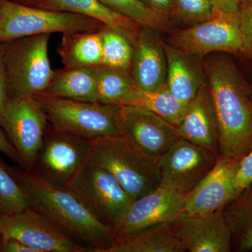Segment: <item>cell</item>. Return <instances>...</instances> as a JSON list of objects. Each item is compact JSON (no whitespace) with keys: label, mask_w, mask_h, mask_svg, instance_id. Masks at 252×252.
<instances>
[{"label":"cell","mask_w":252,"mask_h":252,"mask_svg":"<svg viewBox=\"0 0 252 252\" xmlns=\"http://www.w3.org/2000/svg\"><path fill=\"white\" fill-rule=\"evenodd\" d=\"M31 207L90 252H108L115 242L112 225L99 220L85 202L64 187L42 180L19 166L10 167Z\"/></svg>","instance_id":"obj_1"},{"label":"cell","mask_w":252,"mask_h":252,"mask_svg":"<svg viewBox=\"0 0 252 252\" xmlns=\"http://www.w3.org/2000/svg\"><path fill=\"white\" fill-rule=\"evenodd\" d=\"M219 126V155L241 159L252 147V97L234 63L223 55L205 64Z\"/></svg>","instance_id":"obj_2"},{"label":"cell","mask_w":252,"mask_h":252,"mask_svg":"<svg viewBox=\"0 0 252 252\" xmlns=\"http://www.w3.org/2000/svg\"><path fill=\"white\" fill-rule=\"evenodd\" d=\"M91 158L108 170L135 199L159 187L158 160L122 135L91 141Z\"/></svg>","instance_id":"obj_3"},{"label":"cell","mask_w":252,"mask_h":252,"mask_svg":"<svg viewBox=\"0 0 252 252\" xmlns=\"http://www.w3.org/2000/svg\"><path fill=\"white\" fill-rule=\"evenodd\" d=\"M56 130L93 141L121 135L119 105L83 102L44 94L34 96Z\"/></svg>","instance_id":"obj_4"},{"label":"cell","mask_w":252,"mask_h":252,"mask_svg":"<svg viewBox=\"0 0 252 252\" xmlns=\"http://www.w3.org/2000/svg\"><path fill=\"white\" fill-rule=\"evenodd\" d=\"M104 27L99 21L81 15L0 0V44L52 33L99 31Z\"/></svg>","instance_id":"obj_5"},{"label":"cell","mask_w":252,"mask_h":252,"mask_svg":"<svg viewBox=\"0 0 252 252\" xmlns=\"http://www.w3.org/2000/svg\"><path fill=\"white\" fill-rule=\"evenodd\" d=\"M51 35L28 36L1 44L10 98L34 97L47 89L56 72L49 57Z\"/></svg>","instance_id":"obj_6"},{"label":"cell","mask_w":252,"mask_h":252,"mask_svg":"<svg viewBox=\"0 0 252 252\" xmlns=\"http://www.w3.org/2000/svg\"><path fill=\"white\" fill-rule=\"evenodd\" d=\"M48 126L45 112L34 97L10 99L0 116V127L16 149L22 170L32 171Z\"/></svg>","instance_id":"obj_7"},{"label":"cell","mask_w":252,"mask_h":252,"mask_svg":"<svg viewBox=\"0 0 252 252\" xmlns=\"http://www.w3.org/2000/svg\"><path fill=\"white\" fill-rule=\"evenodd\" d=\"M91 141L48 126L32 172L51 185L67 188L90 158Z\"/></svg>","instance_id":"obj_8"},{"label":"cell","mask_w":252,"mask_h":252,"mask_svg":"<svg viewBox=\"0 0 252 252\" xmlns=\"http://www.w3.org/2000/svg\"><path fill=\"white\" fill-rule=\"evenodd\" d=\"M67 188L79 195L99 220L112 226L134 200L114 176L91 157Z\"/></svg>","instance_id":"obj_9"},{"label":"cell","mask_w":252,"mask_h":252,"mask_svg":"<svg viewBox=\"0 0 252 252\" xmlns=\"http://www.w3.org/2000/svg\"><path fill=\"white\" fill-rule=\"evenodd\" d=\"M0 235L17 239L34 252H90L31 207L0 215Z\"/></svg>","instance_id":"obj_10"},{"label":"cell","mask_w":252,"mask_h":252,"mask_svg":"<svg viewBox=\"0 0 252 252\" xmlns=\"http://www.w3.org/2000/svg\"><path fill=\"white\" fill-rule=\"evenodd\" d=\"M218 155L178 139L158 160L159 186L187 195L215 166Z\"/></svg>","instance_id":"obj_11"},{"label":"cell","mask_w":252,"mask_h":252,"mask_svg":"<svg viewBox=\"0 0 252 252\" xmlns=\"http://www.w3.org/2000/svg\"><path fill=\"white\" fill-rule=\"evenodd\" d=\"M238 13L215 11L210 19L179 31L172 39V45L187 56L200 58L214 52L240 54L243 39Z\"/></svg>","instance_id":"obj_12"},{"label":"cell","mask_w":252,"mask_h":252,"mask_svg":"<svg viewBox=\"0 0 252 252\" xmlns=\"http://www.w3.org/2000/svg\"><path fill=\"white\" fill-rule=\"evenodd\" d=\"M185 198L184 194L159 186L135 199L112 226L115 240L152 225L175 221L183 213Z\"/></svg>","instance_id":"obj_13"},{"label":"cell","mask_w":252,"mask_h":252,"mask_svg":"<svg viewBox=\"0 0 252 252\" xmlns=\"http://www.w3.org/2000/svg\"><path fill=\"white\" fill-rule=\"evenodd\" d=\"M119 123L121 135L152 157H161L180 138L177 127L137 106H119Z\"/></svg>","instance_id":"obj_14"},{"label":"cell","mask_w":252,"mask_h":252,"mask_svg":"<svg viewBox=\"0 0 252 252\" xmlns=\"http://www.w3.org/2000/svg\"><path fill=\"white\" fill-rule=\"evenodd\" d=\"M240 160L218 155L213 168L186 195L182 214L209 215L223 210L234 200L235 175Z\"/></svg>","instance_id":"obj_15"},{"label":"cell","mask_w":252,"mask_h":252,"mask_svg":"<svg viewBox=\"0 0 252 252\" xmlns=\"http://www.w3.org/2000/svg\"><path fill=\"white\" fill-rule=\"evenodd\" d=\"M173 228L187 252L231 251V232L222 210L205 215L182 214L173 222Z\"/></svg>","instance_id":"obj_16"},{"label":"cell","mask_w":252,"mask_h":252,"mask_svg":"<svg viewBox=\"0 0 252 252\" xmlns=\"http://www.w3.org/2000/svg\"><path fill=\"white\" fill-rule=\"evenodd\" d=\"M180 138L189 141L219 155V126L208 87L204 85L188 104L177 127Z\"/></svg>","instance_id":"obj_17"},{"label":"cell","mask_w":252,"mask_h":252,"mask_svg":"<svg viewBox=\"0 0 252 252\" xmlns=\"http://www.w3.org/2000/svg\"><path fill=\"white\" fill-rule=\"evenodd\" d=\"M154 31L142 27L134 44L130 73L136 86L142 90H156L166 84V55Z\"/></svg>","instance_id":"obj_18"},{"label":"cell","mask_w":252,"mask_h":252,"mask_svg":"<svg viewBox=\"0 0 252 252\" xmlns=\"http://www.w3.org/2000/svg\"><path fill=\"white\" fill-rule=\"evenodd\" d=\"M34 6L96 20L106 27L124 34L133 45L142 28L130 18L109 9L99 0H37Z\"/></svg>","instance_id":"obj_19"},{"label":"cell","mask_w":252,"mask_h":252,"mask_svg":"<svg viewBox=\"0 0 252 252\" xmlns=\"http://www.w3.org/2000/svg\"><path fill=\"white\" fill-rule=\"evenodd\" d=\"M173 222L152 225L116 239L108 252H187L175 234Z\"/></svg>","instance_id":"obj_20"},{"label":"cell","mask_w":252,"mask_h":252,"mask_svg":"<svg viewBox=\"0 0 252 252\" xmlns=\"http://www.w3.org/2000/svg\"><path fill=\"white\" fill-rule=\"evenodd\" d=\"M42 94L73 100L99 102L95 67L64 68L55 72Z\"/></svg>","instance_id":"obj_21"},{"label":"cell","mask_w":252,"mask_h":252,"mask_svg":"<svg viewBox=\"0 0 252 252\" xmlns=\"http://www.w3.org/2000/svg\"><path fill=\"white\" fill-rule=\"evenodd\" d=\"M100 31L79 32L63 34L59 54L64 68L102 65Z\"/></svg>","instance_id":"obj_22"},{"label":"cell","mask_w":252,"mask_h":252,"mask_svg":"<svg viewBox=\"0 0 252 252\" xmlns=\"http://www.w3.org/2000/svg\"><path fill=\"white\" fill-rule=\"evenodd\" d=\"M163 45L167 60L166 85L176 98L187 105L203 84L187 55L173 46Z\"/></svg>","instance_id":"obj_23"},{"label":"cell","mask_w":252,"mask_h":252,"mask_svg":"<svg viewBox=\"0 0 252 252\" xmlns=\"http://www.w3.org/2000/svg\"><path fill=\"white\" fill-rule=\"evenodd\" d=\"M122 105H133L148 109L177 127L185 115L187 105L176 98L166 84L153 91H145L135 86Z\"/></svg>","instance_id":"obj_24"},{"label":"cell","mask_w":252,"mask_h":252,"mask_svg":"<svg viewBox=\"0 0 252 252\" xmlns=\"http://www.w3.org/2000/svg\"><path fill=\"white\" fill-rule=\"evenodd\" d=\"M232 235V247L252 250V183L222 210Z\"/></svg>","instance_id":"obj_25"},{"label":"cell","mask_w":252,"mask_h":252,"mask_svg":"<svg viewBox=\"0 0 252 252\" xmlns=\"http://www.w3.org/2000/svg\"><path fill=\"white\" fill-rule=\"evenodd\" d=\"M99 103L120 106L126 95L136 86L130 72L104 65L95 67Z\"/></svg>","instance_id":"obj_26"},{"label":"cell","mask_w":252,"mask_h":252,"mask_svg":"<svg viewBox=\"0 0 252 252\" xmlns=\"http://www.w3.org/2000/svg\"><path fill=\"white\" fill-rule=\"evenodd\" d=\"M102 65L130 72L134 46L122 33L107 27L101 30Z\"/></svg>","instance_id":"obj_27"},{"label":"cell","mask_w":252,"mask_h":252,"mask_svg":"<svg viewBox=\"0 0 252 252\" xmlns=\"http://www.w3.org/2000/svg\"><path fill=\"white\" fill-rule=\"evenodd\" d=\"M109 9L130 18L142 27L154 31L167 32L168 18L149 7L141 0H99Z\"/></svg>","instance_id":"obj_28"},{"label":"cell","mask_w":252,"mask_h":252,"mask_svg":"<svg viewBox=\"0 0 252 252\" xmlns=\"http://www.w3.org/2000/svg\"><path fill=\"white\" fill-rule=\"evenodd\" d=\"M31 204L11 168L0 158V215L23 211Z\"/></svg>","instance_id":"obj_29"},{"label":"cell","mask_w":252,"mask_h":252,"mask_svg":"<svg viewBox=\"0 0 252 252\" xmlns=\"http://www.w3.org/2000/svg\"><path fill=\"white\" fill-rule=\"evenodd\" d=\"M175 14L185 23L198 24L210 19L215 10L211 0H175Z\"/></svg>","instance_id":"obj_30"},{"label":"cell","mask_w":252,"mask_h":252,"mask_svg":"<svg viewBox=\"0 0 252 252\" xmlns=\"http://www.w3.org/2000/svg\"><path fill=\"white\" fill-rule=\"evenodd\" d=\"M239 24L243 39L241 53L252 59V4L242 5L238 13Z\"/></svg>","instance_id":"obj_31"},{"label":"cell","mask_w":252,"mask_h":252,"mask_svg":"<svg viewBox=\"0 0 252 252\" xmlns=\"http://www.w3.org/2000/svg\"><path fill=\"white\" fill-rule=\"evenodd\" d=\"M252 183V147L240 160L235 179L236 197L243 189Z\"/></svg>","instance_id":"obj_32"},{"label":"cell","mask_w":252,"mask_h":252,"mask_svg":"<svg viewBox=\"0 0 252 252\" xmlns=\"http://www.w3.org/2000/svg\"><path fill=\"white\" fill-rule=\"evenodd\" d=\"M10 99L9 83L6 75L4 59H3L2 46L0 44V116L3 114Z\"/></svg>","instance_id":"obj_33"},{"label":"cell","mask_w":252,"mask_h":252,"mask_svg":"<svg viewBox=\"0 0 252 252\" xmlns=\"http://www.w3.org/2000/svg\"><path fill=\"white\" fill-rule=\"evenodd\" d=\"M0 252H34L17 239L0 235Z\"/></svg>","instance_id":"obj_34"},{"label":"cell","mask_w":252,"mask_h":252,"mask_svg":"<svg viewBox=\"0 0 252 252\" xmlns=\"http://www.w3.org/2000/svg\"><path fill=\"white\" fill-rule=\"evenodd\" d=\"M144 4L165 16L170 17L175 14V0H141Z\"/></svg>","instance_id":"obj_35"},{"label":"cell","mask_w":252,"mask_h":252,"mask_svg":"<svg viewBox=\"0 0 252 252\" xmlns=\"http://www.w3.org/2000/svg\"><path fill=\"white\" fill-rule=\"evenodd\" d=\"M215 11L225 14H236L242 6V0H211Z\"/></svg>","instance_id":"obj_36"},{"label":"cell","mask_w":252,"mask_h":252,"mask_svg":"<svg viewBox=\"0 0 252 252\" xmlns=\"http://www.w3.org/2000/svg\"><path fill=\"white\" fill-rule=\"evenodd\" d=\"M0 153L9 158L10 160L17 164V165H19V158H18L17 152L1 127H0Z\"/></svg>","instance_id":"obj_37"},{"label":"cell","mask_w":252,"mask_h":252,"mask_svg":"<svg viewBox=\"0 0 252 252\" xmlns=\"http://www.w3.org/2000/svg\"><path fill=\"white\" fill-rule=\"evenodd\" d=\"M16 2L21 3V4L30 5V6H35L37 0H12Z\"/></svg>","instance_id":"obj_38"}]
</instances>
